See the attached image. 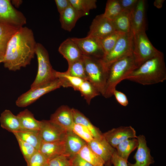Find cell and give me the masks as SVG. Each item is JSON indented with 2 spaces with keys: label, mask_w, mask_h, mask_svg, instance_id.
<instances>
[{
  "label": "cell",
  "mask_w": 166,
  "mask_h": 166,
  "mask_svg": "<svg viewBox=\"0 0 166 166\" xmlns=\"http://www.w3.org/2000/svg\"><path fill=\"white\" fill-rule=\"evenodd\" d=\"M138 145V142L136 138H130L119 144L115 149L118 155L128 161L129 155L137 147Z\"/></svg>",
  "instance_id": "obj_28"
},
{
  "label": "cell",
  "mask_w": 166,
  "mask_h": 166,
  "mask_svg": "<svg viewBox=\"0 0 166 166\" xmlns=\"http://www.w3.org/2000/svg\"><path fill=\"white\" fill-rule=\"evenodd\" d=\"M17 116L21 129L40 130L41 121L36 119L34 114L28 109H26L20 112Z\"/></svg>",
  "instance_id": "obj_24"
},
{
  "label": "cell",
  "mask_w": 166,
  "mask_h": 166,
  "mask_svg": "<svg viewBox=\"0 0 166 166\" xmlns=\"http://www.w3.org/2000/svg\"><path fill=\"white\" fill-rule=\"evenodd\" d=\"M105 166H113L110 160L105 163Z\"/></svg>",
  "instance_id": "obj_47"
},
{
  "label": "cell",
  "mask_w": 166,
  "mask_h": 166,
  "mask_svg": "<svg viewBox=\"0 0 166 166\" xmlns=\"http://www.w3.org/2000/svg\"><path fill=\"white\" fill-rule=\"evenodd\" d=\"M19 29L0 24V57L3 58L7 44L13 35Z\"/></svg>",
  "instance_id": "obj_27"
},
{
  "label": "cell",
  "mask_w": 166,
  "mask_h": 166,
  "mask_svg": "<svg viewBox=\"0 0 166 166\" xmlns=\"http://www.w3.org/2000/svg\"><path fill=\"white\" fill-rule=\"evenodd\" d=\"M65 73L69 75L88 80L83 58L70 64Z\"/></svg>",
  "instance_id": "obj_31"
},
{
  "label": "cell",
  "mask_w": 166,
  "mask_h": 166,
  "mask_svg": "<svg viewBox=\"0 0 166 166\" xmlns=\"http://www.w3.org/2000/svg\"><path fill=\"white\" fill-rule=\"evenodd\" d=\"M125 80L143 85L164 82L166 80V69L163 53L145 61L132 72Z\"/></svg>",
  "instance_id": "obj_2"
},
{
  "label": "cell",
  "mask_w": 166,
  "mask_h": 166,
  "mask_svg": "<svg viewBox=\"0 0 166 166\" xmlns=\"http://www.w3.org/2000/svg\"><path fill=\"white\" fill-rule=\"evenodd\" d=\"M133 37L132 32L121 37L112 50L102 58L107 66L132 53Z\"/></svg>",
  "instance_id": "obj_9"
},
{
  "label": "cell",
  "mask_w": 166,
  "mask_h": 166,
  "mask_svg": "<svg viewBox=\"0 0 166 166\" xmlns=\"http://www.w3.org/2000/svg\"><path fill=\"white\" fill-rule=\"evenodd\" d=\"M138 142L137 149L133 158L135 160L134 164L128 162V166H150L153 164L154 160L150 154V150L147 144L145 136L140 135L136 137Z\"/></svg>",
  "instance_id": "obj_14"
},
{
  "label": "cell",
  "mask_w": 166,
  "mask_h": 166,
  "mask_svg": "<svg viewBox=\"0 0 166 166\" xmlns=\"http://www.w3.org/2000/svg\"><path fill=\"white\" fill-rule=\"evenodd\" d=\"M87 144L105 163L110 160L116 150V149L108 142L103 136L101 138H93Z\"/></svg>",
  "instance_id": "obj_18"
},
{
  "label": "cell",
  "mask_w": 166,
  "mask_h": 166,
  "mask_svg": "<svg viewBox=\"0 0 166 166\" xmlns=\"http://www.w3.org/2000/svg\"><path fill=\"white\" fill-rule=\"evenodd\" d=\"M71 158L73 166H93L82 158L78 154Z\"/></svg>",
  "instance_id": "obj_43"
},
{
  "label": "cell",
  "mask_w": 166,
  "mask_h": 166,
  "mask_svg": "<svg viewBox=\"0 0 166 166\" xmlns=\"http://www.w3.org/2000/svg\"><path fill=\"white\" fill-rule=\"evenodd\" d=\"M50 120L67 131H72L74 122L72 108L61 106L51 115Z\"/></svg>",
  "instance_id": "obj_15"
},
{
  "label": "cell",
  "mask_w": 166,
  "mask_h": 166,
  "mask_svg": "<svg viewBox=\"0 0 166 166\" xmlns=\"http://www.w3.org/2000/svg\"><path fill=\"white\" fill-rule=\"evenodd\" d=\"M47 166H73L71 158L68 156L61 155L48 161Z\"/></svg>",
  "instance_id": "obj_39"
},
{
  "label": "cell",
  "mask_w": 166,
  "mask_h": 166,
  "mask_svg": "<svg viewBox=\"0 0 166 166\" xmlns=\"http://www.w3.org/2000/svg\"><path fill=\"white\" fill-rule=\"evenodd\" d=\"M1 127L8 131L14 133L21 129L19 122L17 116L9 110H5L0 117Z\"/></svg>",
  "instance_id": "obj_23"
},
{
  "label": "cell",
  "mask_w": 166,
  "mask_h": 166,
  "mask_svg": "<svg viewBox=\"0 0 166 166\" xmlns=\"http://www.w3.org/2000/svg\"><path fill=\"white\" fill-rule=\"evenodd\" d=\"M138 0H119L122 10L131 11L136 5Z\"/></svg>",
  "instance_id": "obj_41"
},
{
  "label": "cell",
  "mask_w": 166,
  "mask_h": 166,
  "mask_svg": "<svg viewBox=\"0 0 166 166\" xmlns=\"http://www.w3.org/2000/svg\"><path fill=\"white\" fill-rule=\"evenodd\" d=\"M108 142L114 148L127 139L136 138V132L131 126L114 128L102 133Z\"/></svg>",
  "instance_id": "obj_12"
},
{
  "label": "cell",
  "mask_w": 166,
  "mask_h": 166,
  "mask_svg": "<svg viewBox=\"0 0 166 166\" xmlns=\"http://www.w3.org/2000/svg\"><path fill=\"white\" fill-rule=\"evenodd\" d=\"M37 43L32 30L20 28L9 42L2 62L9 70L16 71L30 64L35 54Z\"/></svg>",
  "instance_id": "obj_1"
},
{
  "label": "cell",
  "mask_w": 166,
  "mask_h": 166,
  "mask_svg": "<svg viewBox=\"0 0 166 166\" xmlns=\"http://www.w3.org/2000/svg\"><path fill=\"white\" fill-rule=\"evenodd\" d=\"M3 58L0 57V63L2 62Z\"/></svg>",
  "instance_id": "obj_48"
},
{
  "label": "cell",
  "mask_w": 166,
  "mask_h": 166,
  "mask_svg": "<svg viewBox=\"0 0 166 166\" xmlns=\"http://www.w3.org/2000/svg\"><path fill=\"white\" fill-rule=\"evenodd\" d=\"M56 78L60 80L61 86L64 87H72L75 90L78 91L83 81L85 80L81 78L69 76L65 72H61L55 70Z\"/></svg>",
  "instance_id": "obj_30"
},
{
  "label": "cell",
  "mask_w": 166,
  "mask_h": 166,
  "mask_svg": "<svg viewBox=\"0 0 166 166\" xmlns=\"http://www.w3.org/2000/svg\"><path fill=\"white\" fill-rule=\"evenodd\" d=\"M162 53L153 46L145 31L133 34L132 54L137 68L149 59Z\"/></svg>",
  "instance_id": "obj_5"
},
{
  "label": "cell",
  "mask_w": 166,
  "mask_h": 166,
  "mask_svg": "<svg viewBox=\"0 0 166 166\" xmlns=\"http://www.w3.org/2000/svg\"><path fill=\"white\" fill-rule=\"evenodd\" d=\"M78 91L88 104H90L92 99L100 94L97 89L88 80H84L83 81Z\"/></svg>",
  "instance_id": "obj_32"
},
{
  "label": "cell",
  "mask_w": 166,
  "mask_h": 166,
  "mask_svg": "<svg viewBox=\"0 0 166 166\" xmlns=\"http://www.w3.org/2000/svg\"><path fill=\"white\" fill-rule=\"evenodd\" d=\"M12 4L17 8L19 7L22 4L23 1L21 0H13L11 1Z\"/></svg>",
  "instance_id": "obj_46"
},
{
  "label": "cell",
  "mask_w": 166,
  "mask_h": 166,
  "mask_svg": "<svg viewBox=\"0 0 166 166\" xmlns=\"http://www.w3.org/2000/svg\"><path fill=\"white\" fill-rule=\"evenodd\" d=\"M59 52L67 61L68 64L82 58L83 55L71 38H68L60 45Z\"/></svg>",
  "instance_id": "obj_17"
},
{
  "label": "cell",
  "mask_w": 166,
  "mask_h": 166,
  "mask_svg": "<svg viewBox=\"0 0 166 166\" xmlns=\"http://www.w3.org/2000/svg\"><path fill=\"white\" fill-rule=\"evenodd\" d=\"M38 151L48 161L58 156L67 155L64 140L49 142L42 141Z\"/></svg>",
  "instance_id": "obj_19"
},
{
  "label": "cell",
  "mask_w": 166,
  "mask_h": 166,
  "mask_svg": "<svg viewBox=\"0 0 166 166\" xmlns=\"http://www.w3.org/2000/svg\"><path fill=\"white\" fill-rule=\"evenodd\" d=\"M88 81L104 94L107 78V66L102 58L83 55V57Z\"/></svg>",
  "instance_id": "obj_4"
},
{
  "label": "cell",
  "mask_w": 166,
  "mask_h": 166,
  "mask_svg": "<svg viewBox=\"0 0 166 166\" xmlns=\"http://www.w3.org/2000/svg\"><path fill=\"white\" fill-rule=\"evenodd\" d=\"M114 95L117 101L121 105L126 106L128 104V101L126 95L123 93L115 89L113 92Z\"/></svg>",
  "instance_id": "obj_42"
},
{
  "label": "cell",
  "mask_w": 166,
  "mask_h": 166,
  "mask_svg": "<svg viewBox=\"0 0 166 166\" xmlns=\"http://www.w3.org/2000/svg\"><path fill=\"white\" fill-rule=\"evenodd\" d=\"M13 134L31 145L38 150L39 149L42 142L40 130L21 129Z\"/></svg>",
  "instance_id": "obj_25"
},
{
  "label": "cell",
  "mask_w": 166,
  "mask_h": 166,
  "mask_svg": "<svg viewBox=\"0 0 166 166\" xmlns=\"http://www.w3.org/2000/svg\"><path fill=\"white\" fill-rule=\"evenodd\" d=\"M66 154L72 158L78 154L87 143L74 133L68 131L64 139Z\"/></svg>",
  "instance_id": "obj_20"
},
{
  "label": "cell",
  "mask_w": 166,
  "mask_h": 166,
  "mask_svg": "<svg viewBox=\"0 0 166 166\" xmlns=\"http://www.w3.org/2000/svg\"><path fill=\"white\" fill-rule=\"evenodd\" d=\"M164 1V0H155L154 2V5L156 8L160 9L162 7Z\"/></svg>",
  "instance_id": "obj_45"
},
{
  "label": "cell",
  "mask_w": 166,
  "mask_h": 166,
  "mask_svg": "<svg viewBox=\"0 0 166 166\" xmlns=\"http://www.w3.org/2000/svg\"><path fill=\"white\" fill-rule=\"evenodd\" d=\"M72 6L84 16L89 14L90 10L97 7L96 0H69Z\"/></svg>",
  "instance_id": "obj_33"
},
{
  "label": "cell",
  "mask_w": 166,
  "mask_h": 166,
  "mask_svg": "<svg viewBox=\"0 0 166 166\" xmlns=\"http://www.w3.org/2000/svg\"><path fill=\"white\" fill-rule=\"evenodd\" d=\"M110 161L113 166H128V161L119 156L116 149L112 156Z\"/></svg>",
  "instance_id": "obj_40"
},
{
  "label": "cell",
  "mask_w": 166,
  "mask_h": 166,
  "mask_svg": "<svg viewBox=\"0 0 166 166\" xmlns=\"http://www.w3.org/2000/svg\"><path fill=\"white\" fill-rule=\"evenodd\" d=\"M123 34L115 31L103 38L99 39L105 56L112 50L118 39Z\"/></svg>",
  "instance_id": "obj_34"
},
{
  "label": "cell",
  "mask_w": 166,
  "mask_h": 166,
  "mask_svg": "<svg viewBox=\"0 0 166 166\" xmlns=\"http://www.w3.org/2000/svg\"><path fill=\"white\" fill-rule=\"evenodd\" d=\"M74 123L82 125L86 127L91 132L93 137L99 139L103 137L99 129L92 124L89 119L78 110L72 108Z\"/></svg>",
  "instance_id": "obj_26"
},
{
  "label": "cell",
  "mask_w": 166,
  "mask_h": 166,
  "mask_svg": "<svg viewBox=\"0 0 166 166\" xmlns=\"http://www.w3.org/2000/svg\"><path fill=\"white\" fill-rule=\"evenodd\" d=\"M40 130L42 141L52 142L63 140L67 131L49 120L41 121Z\"/></svg>",
  "instance_id": "obj_13"
},
{
  "label": "cell",
  "mask_w": 166,
  "mask_h": 166,
  "mask_svg": "<svg viewBox=\"0 0 166 166\" xmlns=\"http://www.w3.org/2000/svg\"><path fill=\"white\" fill-rule=\"evenodd\" d=\"M77 154L93 166H103L105 164V161L90 148L87 143Z\"/></svg>",
  "instance_id": "obj_29"
},
{
  "label": "cell",
  "mask_w": 166,
  "mask_h": 166,
  "mask_svg": "<svg viewBox=\"0 0 166 166\" xmlns=\"http://www.w3.org/2000/svg\"><path fill=\"white\" fill-rule=\"evenodd\" d=\"M35 54L37 57L38 70L36 78L31 85L32 88L57 78L50 62L48 52L41 43H37Z\"/></svg>",
  "instance_id": "obj_6"
},
{
  "label": "cell",
  "mask_w": 166,
  "mask_h": 166,
  "mask_svg": "<svg viewBox=\"0 0 166 166\" xmlns=\"http://www.w3.org/2000/svg\"><path fill=\"white\" fill-rule=\"evenodd\" d=\"M61 86V83L57 78L49 82L30 88L18 98L16 101V104L18 107H20L27 106L42 96Z\"/></svg>",
  "instance_id": "obj_7"
},
{
  "label": "cell",
  "mask_w": 166,
  "mask_h": 166,
  "mask_svg": "<svg viewBox=\"0 0 166 166\" xmlns=\"http://www.w3.org/2000/svg\"><path fill=\"white\" fill-rule=\"evenodd\" d=\"M56 3L58 12L61 13L71 5L69 0H55Z\"/></svg>",
  "instance_id": "obj_44"
},
{
  "label": "cell",
  "mask_w": 166,
  "mask_h": 166,
  "mask_svg": "<svg viewBox=\"0 0 166 166\" xmlns=\"http://www.w3.org/2000/svg\"><path fill=\"white\" fill-rule=\"evenodd\" d=\"M83 16V14L77 11L71 5L60 14L61 28L65 30L71 31L78 19Z\"/></svg>",
  "instance_id": "obj_21"
},
{
  "label": "cell",
  "mask_w": 166,
  "mask_h": 166,
  "mask_svg": "<svg viewBox=\"0 0 166 166\" xmlns=\"http://www.w3.org/2000/svg\"><path fill=\"white\" fill-rule=\"evenodd\" d=\"M131 11L122 10L121 13L112 21L115 31L123 34L131 32Z\"/></svg>",
  "instance_id": "obj_22"
},
{
  "label": "cell",
  "mask_w": 166,
  "mask_h": 166,
  "mask_svg": "<svg viewBox=\"0 0 166 166\" xmlns=\"http://www.w3.org/2000/svg\"><path fill=\"white\" fill-rule=\"evenodd\" d=\"M14 135L18 141L21 151L27 164L31 157L38 150L30 144L22 140L16 134Z\"/></svg>",
  "instance_id": "obj_36"
},
{
  "label": "cell",
  "mask_w": 166,
  "mask_h": 166,
  "mask_svg": "<svg viewBox=\"0 0 166 166\" xmlns=\"http://www.w3.org/2000/svg\"><path fill=\"white\" fill-rule=\"evenodd\" d=\"M115 31L112 21L102 14L97 16L93 19L87 36L101 39Z\"/></svg>",
  "instance_id": "obj_11"
},
{
  "label": "cell",
  "mask_w": 166,
  "mask_h": 166,
  "mask_svg": "<svg viewBox=\"0 0 166 166\" xmlns=\"http://www.w3.org/2000/svg\"><path fill=\"white\" fill-rule=\"evenodd\" d=\"M132 54L107 65V78L103 95L109 98L113 95L117 85L137 68Z\"/></svg>",
  "instance_id": "obj_3"
},
{
  "label": "cell",
  "mask_w": 166,
  "mask_h": 166,
  "mask_svg": "<svg viewBox=\"0 0 166 166\" xmlns=\"http://www.w3.org/2000/svg\"><path fill=\"white\" fill-rule=\"evenodd\" d=\"M122 10L119 0H108L105 12L103 15L105 17L112 21Z\"/></svg>",
  "instance_id": "obj_35"
},
{
  "label": "cell",
  "mask_w": 166,
  "mask_h": 166,
  "mask_svg": "<svg viewBox=\"0 0 166 166\" xmlns=\"http://www.w3.org/2000/svg\"><path fill=\"white\" fill-rule=\"evenodd\" d=\"M71 38L83 55L99 58L104 57L105 54L99 39L87 36L84 38Z\"/></svg>",
  "instance_id": "obj_10"
},
{
  "label": "cell",
  "mask_w": 166,
  "mask_h": 166,
  "mask_svg": "<svg viewBox=\"0 0 166 166\" xmlns=\"http://www.w3.org/2000/svg\"><path fill=\"white\" fill-rule=\"evenodd\" d=\"M26 23L25 16L16 9L10 0H0V24L19 29Z\"/></svg>",
  "instance_id": "obj_8"
},
{
  "label": "cell",
  "mask_w": 166,
  "mask_h": 166,
  "mask_svg": "<svg viewBox=\"0 0 166 166\" xmlns=\"http://www.w3.org/2000/svg\"><path fill=\"white\" fill-rule=\"evenodd\" d=\"M48 161L38 150L33 155L27 166H47Z\"/></svg>",
  "instance_id": "obj_38"
},
{
  "label": "cell",
  "mask_w": 166,
  "mask_h": 166,
  "mask_svg": "<svg viewBox=\"0 0 166 166\" xmlns=\"http://www.w3.org/2000/svg\"><path fill=\"white\" fill-rule=\"evenodd\" d=\"M72 131L87 143L90 142L94 138L90 131L82 125L74 123Z\"/></svg>",
  "instance_id": "obj_37"
},
{
  "label": "cell",
  "mask_w": 166,
  "mask_h": 166,
  "mask_svg": "<svg viewBox=\"0 0 166 166\" xmlns=\"http://www.w3.org/2000/svg\"><path fill=\"white\" fill-rule=\"evenodd\" d=\"M131 31L133 34L145 31V2L144 0H138L131 12Z\"/></svg>",
  "instance_id": "obj_16"
}]
</instances>
